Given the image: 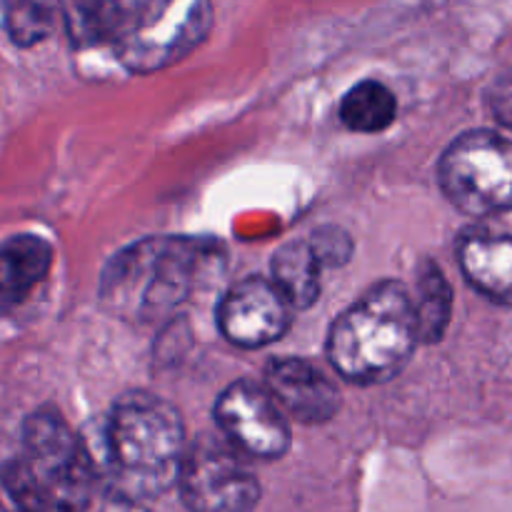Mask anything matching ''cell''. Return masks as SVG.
<instances>
[{
  "instance_id": "1",
  "label": "cell",
  "mask_w": 512,
  "mask_h": 512,
  "mask_svg": "<svg viewBox=\"0 0 512 512\" xmlns=\"http://www.w3.org/2000/svg\"><path fill=\"white\" fill-rule=\"evenodd\" d=\"M80 33L128 73H158L210 33V0H70Z\"/></svg>"
},
{
  "instance_id": "2",
  "label": "cell",
  "mask_w": 512,
  "mask_h": 512,
  "mask_svg": "<svg viewBox=\"0 0 512 512\" xmlns=\"http://www.w3.org/2000/svg\"><path fill=\"white\" fill-rule=\"evenodd\" d=\"M185 453V428L168 400L128 393L115 403L105 428L113 495L148 500L165 493L178 478Z\"/></svg>"
},
{
  "instance_id": "3",
  "label": "cell",
  "mask_w": 512,
  "mask_h": 512,
  "mask_svg": "<svg viewBox=\"0 0 512 512\" xmlns=\"http://www.w3.org/2000/svg\"><path fill=\"white\" fill-rule=\"evenodd\" d=\"M415 345L418 330L408 288L385 280L340 315L330 330L328 355L345 380L373 385L398 375Z\"/></svg>"
},
{
  "instance_id": "4",
  "label": "cell",
  "mask_w": 512,
  "mask_h": 512,
  "mask_svg": "<svg viewBox=\"0 0 512 512\" xmlns=\"http://www.w3.org/2000/svg\"><path fill=\"white\" fill-rule=\"evenodd\" d=\"M210 258H215V248L208 240H140L110 260L100 295L125 318H158L188 298Z\"/></svg>"
},
{
  "instance_id": "5",
  "label": "cell",
  "mask_w": 512,
  "mask_h": 512,
  "mask_svg": "<svg viewBox=\"0 0 512 512\" xmlns=\"http://www.w3.org/2000/svg\"><path fill=\"white\" fill-rule=\"evenodd\" d=\"M445 198L468 215L512 210V140L493 130H470L450 143L438 165Z\"/></svg>"
},
{
  "instance_id": "6",
  "label": "cell",
  "mask_w": 512,
  "mask_h": 512,
  "mask_svg": "<svg viewBox=\"0 0 512 512\" xmlns=\"http://www.w3.org/2000/svg\"><path fill=\"white\" fill-rule=\"evenodd\" d=\"M25 465L58 512H88L95 463L58 410H35L23 428Z\"/></svg>"
},
{
  "instance_id": "7",
  "label": "cell",
  "mask_w": 512,
  "mask_h": 512,
  "mask_svg": "<svg viewBox=\"0 0 512 512\" xmlns=\"http://www.w3.org/2000/svg\"><path fill=\"white\" fill-rule=\"evenodd\" d=\"M175 483L188 512H253L260 500L248 455L223 435H200L185 445Z\"/></svg>"
},
{
  "instance_id": "8",
  "label": "cell",
  "mask_w": 512,
  "mask_h": 512,
  "mask_svg": "<svg viewBox=\"0 0 512 512\" xmlns=\"http://www.w3.org/2000/svg\"><path fill=\"white\" fill-rule=\"evenodd\" d=\"M215 420L228 443L248 458L275 460L288 453L290 425L265 385L238 380L220 393Z\"/></svg>"
},
{
  "instance_id": "9",
  "label": "cell",
  "mask_w": 512,
  "mask_h": 512,
  "mask_svg": "<svg viewBox=\"0 0 512 512\" xmlns=\"http://www.w3.org/2000/svg\"><path fill=\"white\" fill-rule=\"evenodd\" d=\"M293 305L273 280L248 278L225 293L218 305V325L225 338L240 348H265L290 328Z\"/></svg>"
},
{
  "instance_id": "10",
  "label": "cell",
  "mask_w": 512,
  "mask_h": 512,
  "mask_svg": "<svg viewBox=\"0 0 512 512\" xmlns=\"http://www.w3.org/2000/svg\"><path fill=\"white\" fill-rule=\"evenodd\" d=\"M265 388L285 418H293L303 425L325 423L340 410V393L333 380L308 360H273L265 370Z\"/></svg>"
},
{
  "instance_id": "11",
  "label": "cell",
  "mask_w": 512,
  "mask_h": 512,
  "mask_svg": "<svg viewBox=\"0 0 512 512\" xmlns=\"http://www.w3.org/2000/svg\"><path fill=\"white\" fill-rule=\"evenodd\" d=\"M53 248L38 235H13L0 243V310H13L48 278Z\"/></svg>"
},
{
  "instance_id": "12",
  "label": "cell",
  "mask_w": 512,
  "mask_h": 512,
  "mask_svg": "<svg viewBox=\"0 0 512 512\" xmlns=\"http://www.w3.org/2000/svg\"><path fill=\"white\" fill-rule=\"evenodd\" d=\"M460 270L465 280L485 298L512 300V238L510 235L473 233L460 240Z\"/></svg>"
},
{
  "instance_id": "13",
  "label": "cell",
  "mask_w": 512,
  "mask_h": 512,
  "mask_svg": "<svg viewBox=\"0 0 512 512\" xmlns=\"http://www.w3.org/2000/svg\"><path fill=\"white\" fill-rule=\"evenodd\" d=\"M410 300H413L418 343H438L453 318V288L438 263L425 260L420 265L415 295H410Z\"/></svg>"
},
{
  "instance_id": "14",
  "label": "cell",
  "mask_w": 512,
  "mask_h": 512,
  "mask_svg": "<svg viewBox=\"0 0 512 512\" xmlns=\"http://www.w3.org/2000/svg\"><path fill=\"white\" fill-rule=\"evenodd\" d=\"M320 273H323V265L318 255L313 253L308 240H298V243L283 245L275 253L270 280L293 305V310H305L318 300Z\"/></svg>"
},
{
  "instance_id": "15",
  "label": "cell",
  "mask_w": 512,
  "mask_h": 512,
  "mask_svg": "<svg viewBox=\"0 0 512 512\" xmlns=\"http://www.w3.org/2000/svg\"><path fill=\"white\" fill-rule=\"evenodd\" d=\"M398 100L388 85L378 80H363L345 93L340 103V120L355 133H383L395 123Z\"/></svg>"
},
{
  "instance_id": "16",
  "label": "cell",
  "mask_w": 512,
  "mask_h": 512,
  "mask_svg": "<svg viewBox=\"0 0 512 512\" xmlns=\"http://www.w3.org/2000/svg\"><path fill=\"white\" fill-rule=\"evenodd\" d=\"M58 10V0H3L5 30L23 48L38 45L53 33Z\"/></svg>"
},
{
  "instance_id": "17",
  "label": "cell",
  "mask_w": 512,
  "mask_h": 512,
  "mask_svg": "<svg viewBox=\"0 0 512 512\" xmlns=\"http://www.w3.org/2000/svg\"><path fill=\"white\" fill-rule=\"evenodd\" d=\"M0 478H3V488L8 490L10 500H13L15 512H53L48 495L33 478L25 460H13V463L5 465Z\"/></svg>"
},
{
  "instance_id": "18",
  "label": "cell",
  "mask_w": 512,
  "mask_h": 512,
  "mask_svg": "<svg viewBox=\"0 0 512 512\" xmlns=\"http://www.w3.org/2000/svg\"><path fill=\"white\" fill-rule=\"evenodd\" d=\"M313 253L318 255L320 265L325 268H338L350 260L353 253V240L348 238V233L340 228H320L315 230L313 238L308 240Z\"/></svg>"
},
{
  "instance_id": "19",
  "label": "cell",
  "mask_w": 512,
  "mask_h": 512,
  "mask_svg": "<svg viewBox=\"0 0 512 512\" xmlns=\"http://www.w3.org/2000/svg\"><path fill=\"white\" fill-rule=\"evenodd\" d=\"M490 108L500 123L512 128V75L500 78L498 85L490 90Z\"/></svg>"
},
{
  "instance_id": "20",
  "label": "cell",
  "mask_w": 512,
  "mask_h": 512,
  "mask_svg": "<svg viewBox=\"0 0 512 512\" xmlns=\"http://www.w3.org/2000/svg\"><path fill=\"white\" fill-rule=\"evenodd\" d=\"M105 512H153L143 505V500H133V498H120V495H113L108 503Z\"/></svg>"
},
{
  "instance_id": "21",
  "label": "cell",
  "mask_w": 512,
  "mask_h": 512,
  "mask_svg": "<svg viewBox=\"0 0 512 512\" xmlns=\"http://www.w3.org/2000/svg\"><path fill=\"white\" fill-rule=\"evenodd\" d=\"M0 512H10V510H8V508H5V505H3V503H0Z\"/></svg>"
}]
</instances>
